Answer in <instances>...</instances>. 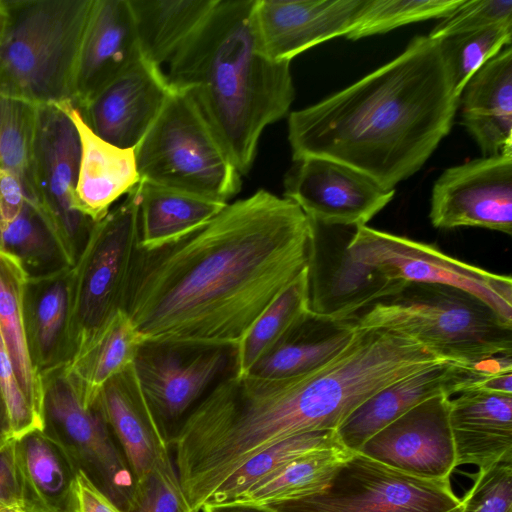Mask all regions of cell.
<instances>
[{"instance_id": "cell-1", "label": "cell", "mask_w": 512, "mask_h": 512, "mask_svg": "<svg viewBox=\"0 0 512 512\" xmlns=\"http://www.w3.org/2000/svg\"><path fill=\"white\" fill-rule=\"evenodd\" d=\"M314 223L260 189L185 238L139 248L126 312L144 342L234 348L310 265Z\"/></svg>"}, {"instance_id": "cell-2", "label": "cell", "mask_w": 512, "mask_h": 512, "mask_svg": "<svg viewBox=\"0 0 512 512\" xmlns=\"http://www.w3.org/2000/svg\"><path fill=\"white\" fill-rule=\"evenodd\" d=\"M458 102L439 40L415 36L393 60L290 113L293 160L328 158L395 190L449 134Z\"/></svg>"}, {"instance_id": "cell-3", "label": "cell", "mask_w": 512, "mask_h": 512, "mask_svg": "<svg viewBox=\"0 0 512 512\" xmlns=\"http://www.w3.org/2000/svg\"><path fill=\"white\" fill-rule=\"evenodd\" d=\"M254 0H218L168 62L170 84L190 95L241 175L251 169L263 130L295 97L290 62L269 59L253 29Z\"/></svg>"}, {"instance_id": "cell-4", "label": "cell", "mask_w": 512, "mask_h": 512, "mask_svg": "<svg viewBox=\"0 0 512 512\" xmlns=\"http://www.w3.org/2000/svg\"><path fill=\"white\" fill-rule=\"evenodd\" d=\"M355 329L409 337L444 360L476 366L512 354V324L463 290L408 283L349 317Z\"/></svg>"}, {"instance_id": "cell-5", "label": "cell", "mask_w": 512, "mask_h": 512, "mask_svg": "<svg viewBox=\"0 0 512 512\" xmlns=\"http://www.w3.org/2000/svg\"><path fill=\"white\" fill-rule=\"evenodd\" d=\"M0 94L33 105L72 101L76 59L93 0H3Z\"/></svg>"}, {"instance_id": "cell-6", "label": "cell", "mask_w": 512, "mask_h": 512, "mask_svg": "<svg viewBox=\"0 0 512 512\" xmlns=\"http://www.w3.org/2000/svg\"><path fill=\"white\" fill-rule=\"evenodd\" d=\"M134 153L144 182L223 203L241 188L242 175L197 105L188 93L173 86Z\"/></svg>"}, {"instance_id": "cell-7", "label": "cell", "mask_w": 512, "mask_h": 512, "mask_svg": "<svg viewBox=\"0 0 512 512\" xmlns=\"http://www.w3.org/2000/svg\"><path fill=\"white\" fill-rule=\"evenodd\" d=\"M139 244L138 184L94 224L72 266L74 352L116 312L126 311Z\"/></svg>"}, {"instance_id": "cell-8", "label": "cell", "mask_w": 512, "mask_h": 512, "mask_svg": "<svg viewBox=\"0 0 512 512\" xmlns=\"http://www.w3.org/2000/svg\"><path fill=\"white\" fill-rule=\"evenodd\" d=\"M349 257L387 281L451 286L472 294L512 324V279L451 257L436 246L358 226L348 240Z\"/></svg>"}, {"instance_id": "cell-9", "label": "cell", "mask_w": 512, "mask_h": 512, "mask_svg": "<svg viewBox=\"0 0 512 512\" xmlns=\"http://www.w3.org/2000/svg\"><path fill=\"white\" fill-rule=\"evenodd\" d=\"M43 432L64 451L78 471L124 512L135 503L129 465L96 402L85 406L63 367L41 376Z\"/></svg>"}, {"instance_id": "cell-10", "label": "cell", "mask_w": 512, "mask_h": 512, "mask_svg": "<svg viewBox=\"0 0 512 512\" xmlns=\"http://www.w3.org/2000/svg\"><path fill=\"white\" fill-rule=\"evenodd\" d=\"M459 503L450 478L413 476L354 453L322 491L265 505L275 512H446Z\"/></svg>"}, {"instance_id": "cell-11", "label": "cell", "mask_w": 512, "mask_h": 512, "mask_svg": "<svg viewBox=\"0 0 512 512\" xmlns=\"http://www.w3.org/2000/svg\"><path fill=\"white\" fill-rule=\"evenodd\" d=\"M66 103L36 106L31 175L37 202L73 266L96 222L75 204L81 139Z\"/></svg>"}, {"instance_id": "cell-12", "label": "cell", "mask_w": 512, "mask_h": 512, "mask_svg": "<svg viewBox=\"0 0 512 512\" xmlns=\"http://www.w3.org/2000/svg\"><path fill=\"white\" fill-rule=\"evenodd\" d=\"M233 365L232 348L144 343L134 361L141 390L171 440L206 390Z\"/></svg>"}, {"instance_id": "cell-13", "label": "cell", "mask_w": 512, "mask_h": 512, "mask_svg": "<svg viewBox=\"0 0 512 512\" xmlns=\"http://www.w3.org/2000/svg\"><path fill=\"white\" fill-rule=\"evenodd\" d=\"M429 218L439 229L479 227L512 234V152L445 169L432 187Z\"/></svg>"}, {"instance_id": "cell-14", "label": "cell", "mask_w": 512, "mask_h": 512, "mask_svg": "<svg viewBox=\"0 0 512 512\" xmlns=\"http://www.w3.org/2000/svg\"><path fill=\"white\" fill-rule=\"evenodd\" d=\"M394 194L363 172L322 157L295 160L284 178L283 197L327 227L366 225Z\"/></svg>"}, {"instance_id": "cell-15", "label": "cell", "mask_w": 512, "mask_h": 512, "mask_svg": "<svg viewBox=\"0 0 512 512\" xmlns=\"http://www.w3.org/2000/svg\"><path fill=\"white\" fill-rule=\"evenodd\" d=\"M449 399L440 395L418 404L373 435L358 453L413 476L450 478L456 463Z\"/></svg>"}, {"instance_id": "cell-16", "label": "cell", "mask_w": 512, "mask_h": 512, "mask_svg": "<svg viewBox=\"0 0 512 512\" xmlns=\"http://www.w3.org/2000/svg\"><path fill=\"white\" fill-rule=\"evenodd\" d=\"M172 91L161 68L142 56L80 110L102 140L134 149L152 126Z\"/></svg>"}, {"instance_id": "cell-17", "label": "cell", "mask_w": 512, "mask_h": 512, "mask_svg": "<svg viewBox=\"0 0 512 512\" xmlns=\"http://www.w3.org/2000/svg\"><path fill=\"white\" fill-rule=\"evenodd\" d=\"M364 0H254L252 22L262 53L277 62L352 29Z\"/></svg>"}, {"instance_id": "cell-18", "label": "cell", "mask_w": 512, "mask_h": 512, "mask_svg": "<svg viewBox=\"0 0 512 512\" xmlns=\"http://www.w3.org/2000/svg\"><path fill=\"white\" fill-rule=\"evenodd\" d=\"M140 57L129 0H93L74 68L73 105L83 109Z\"/></svg>"}, {"instance_id": "cell-19", "label": "cell", "mask_w": 512, "mask_h": 512, "mask_svg": "<svg viewBox=\"0 0 512 512\" xmlns=\"http://www.w3.org/2000/svg\"><path fill=\"white\" fill-rule=\"evenodd\" d=\"M482 379L475 366L444 361L403 378L362 403L336 429L339 443L358 453L364 443L418 404L440 395L451 398Z\"/></svg>"}, {"instance_id": "cell-20", "label": "cell", "mask_w": 512, "mask_h": 512, "mask_svg": "<svg viewBox=\"0 0 512 512\" xmlns=\"http://www.w3.org/2000/svg\"><path fill=\"white\" fill-rule=\"evenodd\" d=\"M133 474L136 488L172 462L171 444L138 382L134 364L111 378L96 400Z\"/></svg>"}, {"instance_id": "cell-21", "label": "cell", "mask_w": 512, "mask_h": 512, "mask_svg": "<svg viewBox=\"0 0 512 512\" xmlns=\"http://www.w3.org/2000/svg\"><path fill=\"white\" fill-rule=\"evenodd\" d=\"M25 333L33 366L40 376L72 358V266L28 276L23 295Z\"/></svg>"}, {"instance_id": "cell-22", "label": "cell", "mask_w": 512, "mask_h": 512, "mask_svg": "<svg viewBox=\"0 0 512 512\" xmlns=\"http://www.w3.org/2000/svg\"><path fill=\"white\" fill-rule=\"evenodd\" d=\"M449 399L456 467L512 462V394L466 390Z\"/></svg>"}, {"instance_id": "cell-23", "label": "cell", "mask_w": 512, "mask_h": 512, "mask_svg": "<svg viewBox=\"0 0 512 512\" xmlns=\"http://www.w3.org/2000/svg\"><path fill=\"white\" fill-rule=\"evenodd\" d=\"M461 124L483 157L512 152V48L481 66L464 86L458 102Z\"/></svg>"}, {"instance_id": "cell-24", "label": "cell", "mask_w": 512, "mask_h": 512, "mask_svg": "<svg viewBox=\"0 0 512 512\" xmlns=\"http://www.w3.org/2000/svg\"><path fill=\"white\" fill-rule=\"evenodd\" d=\"M66 107L81 139L75 204L84 215L98 222L115 201L141 181L134 149L120 148L102 140L91 131L77 107L71 102H67Z\"/></svg>"}, {"instance_id": "cell-25", "label": "cell", "mask_w": 512, "mask_h": 512, "mask_svg": "<svg viewBox=\"0 0 512 512\" xmlns=\"http://www.w3.org/2000/svg\"><path fill=\"white\" fill-rule=\"evenodd\" d=\"M21 503L26 512H76L78 470L43 431L14 441Z\"/></svg>"}, {"instance_id": "cell-26", "label": "cell", "mask_w": 512, "mask_h": 512, "mask_svg": "<svg viewBox=\"0 0 512 512\" xmlns=\"http://www.w3.org/2000/svg\"><path fill=\"white\" fill-rule=\"evenodd\" d=\"M144 339L125 310L116 312L74 352L63 372L85 406L102 387L134 364Z\"/></svg>"}, {"instance_id": "cell-27", "label": "cell", "mask_w": 512, "mask_h": 512, "mask_svg": "<svg viewBox=\"0 0 512 512\" xmlns=\"http://www.w3.org/2000/svg\"><path fill=\"white\" fill-rule=\"evenodd\" d=\"M355 331L349 318L311 310L249 374L263 378H287L313 371L339 354Z\"/></svg>"}, {"instance_id": "cell-28", "label": "cell", "mask_w": 512, "mask_h": 512, "mask_svg": "<svg viewBox=\"0 0 512 512\" xmlns=\"http://www.w3.org/2000/svg\"><path fill=\"white\" fill-rule=\"evenodd\" d=\"M227 204L140 181V249L154 250L185 238L204 227Z\"/></svg>"}, {"instance_id": "cell-29", "label": "cell", "mask_w": 512, "mask_h": 512, "mask_svg": "<svg viewBox=\"0 0 512 512\" xmlns=\"http://www.w3.org/2000/svg\"><path fill=\"white\" fill-rule=\"evenodd\" d=\"M218 0H129L141 56L169 62L209 16Z\"/></svg>"}, {"instance_id": "cell-30", "label": "cell", "mask_w": 512, "mask_h": 512, "mask_svg": "<svg viewBox=\"0 0 512 512\" xmlns=\"http://www.w3.org/2000/svg\"><path fill=\"white\" fill-rule=\"evenodd\" d=\"M311 312L310 273L304 269L233 348V375L245 376Z\"/></svg>"}, {"instance_id": "cell-31", "label": "cell", "mask_w": 512, "mask_h": 512, "mask_svg": "<svg viewBox=\"0 0 512 512\" xmlns=\"http://www.w3.org/2000/svg\"><path fill=\"white\" fill-rule=\"evenodd\" d=\"M27 278L17 259L0 251V333L21 389L43 419L42 378L31 361L25 333L23 295Z\"/></svg>"}, {"instance_id": "cell-32", "label": "cell", "mask_w": 512, "mask_h": 512, "mask_svg": "<svg viewBox=\"0 0 512 512\" xmlns=\"http://www.w3.org/2000/svg\"><path fill=\"white\" fill-rule=\"evenodd\" d=\"M0 251L16 258L28 276L70 266L45 213L32 199L15 212H0Z\"/></svg>"}, {"instance_id": "cell-33", "label": "cell", "mask_w": 512, "mask_h": 512, "mask_svg": "<svg viewBox=\"0 0 512 512\" xmlns=\"http://www.w3.org/2000/svg\"><path fill=\"white\" fill-rule=\"evenodd\" d=\"M353 454L340 443L312 450L250 487L236 500L269 504L316 494Z\"/></svg>"}, {"instance_id": "cell-34", "label": "cell", "mask_w": 512, "mask_h": 512, "mask_svg": "<svg viewBox=\"0 0 512 512\" xmlns=\"http://www.w3.org/2000/svg\"><path fill=\"white\" fill-rule=\"evenodd\" d=\"M338 443L333 430L308 432L278 442L247 460L219 487L207 504L234 501L295 458Z\"/></svg>"}, {"instance_id": "cell-35", "label": "cell", "mask_w": 512, "mask_h": 512, "mask_svg": "<svg viewBox=\"0 0 512 512\" xmlns=\"http://www.w3.org/2000/svg\"><path fill=\"white\" fill-rule=\"evenodd\" d=\"M35 121L36 105L0 94V170L16 174L36 199L31 175Z\"/></svg>"}, {"instance_id": "cell-36", "label": "cell", "mask_w": 512, "mask_h": 512, "mask_svg": "<svg viewBox=\"0 0 512 512\" xmlns=\"http://www.w3.org/2000/svg\"><path fill=\"white\" fill-rule=\"evenodd\" d=\"M463 0H364L352 29L345 36L358 40L397 27L432 18H443Z\"/></svg>"}, {"instance_id": "cell-37", "label": "cell", "mask_w": 512, "mask_h": 512, "mask_svg": "<svg viewBox=\"0 0 512 512\" xmlns=\"http://www.w3.org/2000/svg\"><path fill=\"white\" fill-rule=\"evenodd\" d=\"M438 40L460 97L473 74L503 47L511 45L512 22Z\"/></svg>"}, {"instance_id": "cell-38", "label": "cell", "mask_w": 512, "mask_h": 512, "mask_svg": "<svg viewBox=\"0 0 512 512\" xmlns=\"http://www.w3.org/2000/svg\"><path fill=\"white\" fill-rule=\"evenodd\" d=\"M505 22H512V0H463L428 36L438 40Z\"/></svg>"}, {"instance_id": "cell-39", "label": "cell", "mask_w": 512, "mask_h": 512, "mask_svg": "<svg viewBox=\"0 0 512 512\" xmlns=\"http://www.w3.org/2000/svg\"><path fill=\"white\" fill-rule=\"evenodd\" d=\"M461 500L462 512H512V462L478 468Z\"/></svg>"}, {"instance_id": "cell-40", "label": "cell", "mask_w": 512, "mask_h": 512, "mask_svg": "<svg viewBox=\"0 0 512 512\" xmlns=\"http://www.w3.org/2000/svg\"><path fill=\"white\" fill-rule=\"evenodd\" d=\"M131 512H192L173 461L157 468L136 488Z\"/></svg>"}, {"instance_id": "cell-41", "label": "cell", "mask_w": 512, "mask_h": 512, "mask_svg": "<svg viewBox=\"0 0 512 512\" xmlns=\"http://www.w3.org/2000/svg\"><path fill=\"white\" fill-rule=\"evenodd\" d=\"M0 390L6 403L14 441L30 432L43 431L44 421L35 413L21 389L1 333Z\"/></svg>"}, {"instance_id": "cell-42", "label": "cell", "mask_w": 512, "mask_h": 512, "mask_svg": "<svg viewBox=\"0 0 512 512\" xmlns=\"http://www.w3.org/2000/svg\"><path fill=\"white\" fill-rule=\"evenodd\" d=\"M76 512H124L81 471L76 475Z\"/></svg>"}, {"instance_id": "cell-43", "label": "cell", "mask_w": 512, "mask_h": 512, "mask_svg": "<svg viewBox=\"0 0 512 512\" xmlns=\"http://www.w3.org/2000/svg\"><path fill=\"white\" fill-rule=\"evenodd\" d=\"M21 502L14 458V441L0 451V502Z\"/></svg>"}, {"instance_id": "cell-44", "label": "cell", "mask_w": 512, "mask_h": 512, "mask_svg": "<svg viewBox=\"0 0 512 512\" xmlns=\"http://www.w3.org/2000/svg\"><path fill=\"white\" fill-rule=\"evenodd\" d=\"M201 512H275L265 504L235 500L223 503H209Z\"/></svg>"}, {"instance_id": "cell-45", "label": "cell", "mask_w": 512, "mask_h": 512, "mask_svg": "<svg viewBox=\"0 0 512 512\" xmlns=\"http://www.w3.org/2000/svg\"><path fill=\"white\" fill-rule=\"evenodd\" d=\"M469 390H483L501 394H512V371L501 372L489 376Z\"/></svg>"}, {"instance_id": "cell-46", "label": "cell", "mask_w": 512, "mask_h": 512, "mask_svg": "<svg viewBox=\"0 0 512 512\" xmlns=\"http://www.w3.org/2000/svg\"><path fill=\"white\" fill-rule=\"evenodd\" d=\"M13 441L9 414L0 390V451Z\"/></svg>"}, {"instance_id": "cell-47", "label": "cell", "mask_w": 512, "mask_h": 512, "mask_svg": "<svg viewBox=\"0 0 512 512\" xmlns=\"http://www.w3.org/2000/svg\"><path fill=\"white\" fill-rule=\"evenodd\" d=\"M0 512H26L21 502H0Z\"/></svg>"}, {"instance_id": "cell-48", "label": "cell", "mask_w": 512, "mask_h": 512, "mask_svg": "<svg viewBox=\"0 0 512 512\" xmlns=\"http://www.w3.org/2000/svg\"><path fill=\"white\" fill-rule=\"evenodd\" d=\"M8 23V15L3 0H0V44L4 38Z\"/></svg>"}, {"instance_id": "cell-49", "label": "cell", "mask_w": 512, "mask_h": 512, "mask_svg": "<svg viewBox=\"0 0 512 512\" xmlns=\"http://www.w3.org/2000/svg\"><path fill=\"white\" fill-rule=\"evenodd\" d=\"M446 512H462L461 500H460V503L456 507H454L451 510L446 511Z\"/></svg>"}]
</instances>
